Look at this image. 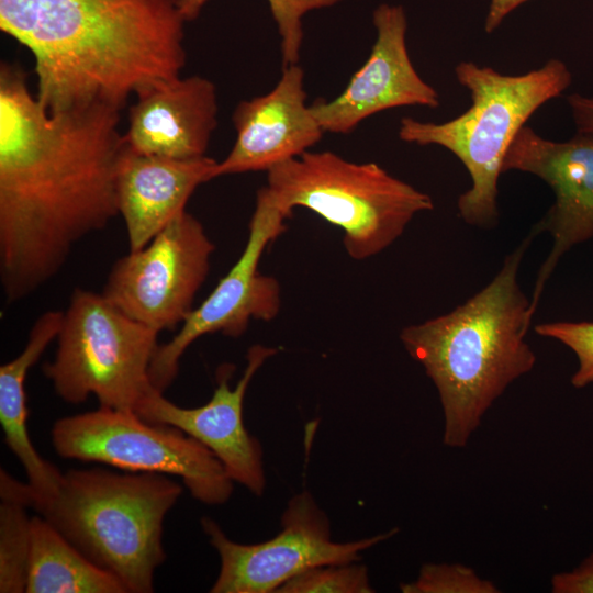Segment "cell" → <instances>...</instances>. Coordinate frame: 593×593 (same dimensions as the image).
<instances>
[{
    "label": "cell",
    "instance_id": "1",
    "mask_svg": "<svg viewBox=\"0 0 593 593\" xmlns=\"http://www.w3.org/2000/svg\"><path fill=\"white\" fill-rule=\"evenodd\" d=\"M120 111L48 112L21 68H0V281L8 303L45 284L119 215Z\"/></svg>",
    "mask_w": 593,
    "mask_h": 593
},
{
    "label": "cell",
    "instance_id": "2",
    "mask_svg": "<svg viewBox=\"0 0 593 593\" xmlns=\"http://www.w3.org/2000/svg\"><path fill=\"white\" fill-rule=\"evenodd\" d=\"M178 0H0V29L35 60L48 112L128 98L180 77Z\"/></svg>",
    "mask_w": 593,
    "mask_h": 593
},
{
    "label": "cell",
    "instance_id": "3",
    "mask_svg": "<svg viewBox=\"0 0 593 593\" xmlns=\"http://www.w3.org/2000/svg\"><path fill=\"white\" fill-rule=\"evenodd\" d=\"M527 237L506 256L496 276L451 312L405 326L400 339L437 389L444 413L443 441L463 448L482 417L536 355L526 342L530 300L517 280Z\"/></svg>",
    "mask_w": 593,
    "mask_h": 593
},
{
    "label": "cell",
    "instance_id": "4",
    "mask_svg": "<svg viewBox=\"0 0 593 593\" xmlns=\"http://www.w3.org/2000/svg\"><path fill=\"white\" fill-rule=\"evenodd\" d=\"M181 493L165 474L69 470L55 494L32 508L127 593H150L166 558L164 521Z\"/></svg>",
    "mask_w": 593,
    "mask_h": 593
},
{
    "label": "cell",
    "instance_id": "5",
    "mask_svg": "<svg viewBox=\"0 0 593 593\" xmlns=\"http://www.w3.org/2000/svg\"><path fill=\"white\" fill-rule=\"evenodd\" d=\"M455 76L470 93L467 111L444 123L405 116L398 134L405 143L441 146L462 163L472 184L458 198L459 215L469 225L490 228L499 220L497 181L508 147L528 119L571 85L572 75L551 58L522 75L461 61Z\"/></svg>",
    "mask_w": 593,
    "mask_h": 593
},
{
    "label": "cell",
    "instance_id": "6",
    "mask_svg": "<svg viewBox=\"0 0 593 593\" xmlns=\"http://www.w3.org/2000/svg\"><path fill=\"white\" fill-rule=\"evenodd\" d=\"M278 208L292 215L309 209L344 232L355 260L393 244L413 217L434 209L432 198L376 163H354L333 152L307 150L267 171L262 187Z\"/></svg>",
    "mask_w": 593,
    "mask_h": 593
},
{
    "label": "cell",
    "instance_id": "7",
    "mask_svg": "<svg viewBox=\"0 0 593 593\" xmlns=\"http://www.w3.org/2000/svg\"><path fill=\"white\" fill-rule=\"evenodd\" d=\"M158 334L102 293L77 288L64 312L54 359L43 372L67 403L94 395L100 406L135 412L154 389L149 366Z\"/></svg>",
    "mask_w": 593,
    "mask_h": 593
},
{
    "label": "cell",
    "instance_id": "8",
    "mask_svg": "<svg viewBox=\"0 0 593 593\" xmlns=\"http://www.w3.org/2000/svg\"><path fill=\"white\" fill-rule=\"evenodd\" d=\"M52 443L65 459L179 477L204 504H223L233 492L234 482L208 447L177 427L147 422L135 412L100 406L59 418Z\"/></svg>",
    "mask_w": 593,
    "mask_h": 593
},
{
    "label": "cell",
    "instance_id": "9",
    "mask_svg": "<svg viewBox=\"0 0 593 593\" xmlns=\"http://www.w3.org/2000/svg\"><path fill=\"white\" fill-rule=\"evenodd\" d=\"M214 249L201 222L183 211L145 247L114 262L102 294L131 318L172 332L194 309Z\"/></svg>",
    "mask_w": 593,
    "mask_h": 593
},
{
    "label": "cell",
    "instance_id": "10",
    "mask_svg": "<svg viewBox=\"0 0 593 593\" xmlns=\"http://www.w3.org/2000/svg\"><path fill=\"white\" fill-rule=\"evenodd\" d=\"M201 525L221 561L212 593H272L307 569L359 561L360 552L399 532L394 527L369 538L336 542L327 516L309 491L289 501L281 530L264 542H235L210 517H203Z\"/></svg>",
    "mask_w": 593,
    "mask_h": 593
},
{
    "label": "cell",
    "instance_id": "11",
    "mask_svg": "<svg viewBox=\"0 0 593 593\" xmlns=\"http://www.w3.org/2000/svg\"><path fill=\"white\" fill-rule=\"evenodd\" d=\"M291 215L271 202L264 188L257 191L244 250L209 296L194 307L178 333L159 344L149 366L152 385L165 392L176 379L188 347L206 334L243 335L251 320L270 321L281 305L278 280L258 270L260 258L272 240L286 231Z\"/></svg>",
    "mask_w": 593,
    "mask_h": 593
},
{
    "label": "cell",
    "instance_id": "12",
    "mask_svg": "<svg viewBox=\"0 0 593 593\" xmlns=\"http://www.w3.org/2000/svg\"><path fill=\"white\" fill-rule=\"evenodd\" d=\"M517 170L544 180L555 202L532 230L548 232L551 250L542 262L530 299L534 315L544 287L559 259L574 245L593 237V133L578 132L566 142H555L523 126L504 157L502 174Z\"/></svg>",
    "mask_w": 593,
    "mask_h": 593
},
{
    "label": "cell",
    "instance_id": "13",
    "mask_svg": "<svg viewBox=\"0 0 593 593\" xmlns=\"http://www.w3.org/2000/svg\"><path fill=\"white\" fill-rule=\"evenodd\" d=\"M277 351L264 345L251 346L244 373L233 389L230 379L235 367L220 366L212 398L201 406H178L154 388L138 403L135 413L147 422L171 425L195 438L216 456L233 482L261 495L266 483L262 450L244 425L243 407L255 373Z\"/></svg>",
    "mask_w": 593,
    "mask_h": 593
},
{
    "label": "cell",
    "instance_id": "14",
    "mask_svg": "<svg viewBox=\"0 0 593 593\" xmlns=\"http://www.w3.org/2000/svg\"><path fill=\"white\" fill-rule=\"evenodd\" d=\"M372 18L377 37L367 61L337 98L310 105L325 133L348 134L369 116L398 107H439L438 92L421 78L407 53L403 7L382 3Z\"/></svg>",
    "mask_w": 593,
    "mask_h": 593
},
{
    "label": "cell",
    "instance_id": "15",
    "mask_svg": "<svg viewBox=\"0 0 593 593\" xmlns=\"http://www.w3.org/2000/svg\"><path fill=\"white\" fill-rule=\"evenodd\" d=\"M236 141L213 178L268 171L310 150L325 133L306 104L304 72L298 64L283 67L275 88L240 101L233 112Z\"/></svg>",
    "mask_w": 593,
    "mask_h": 593
},
{
    "label": "cell",
    "instance_id": "16",
    "mask_svg": "<svg viewBox=\"0 0 593 593\" xmlns=\"http://www.w3.org/2000/svg\"><path fill=\"white\" fill-rule=\"evenodd\" d=\"M125 144L133 150L175 159L206 156L217 125L215 85L201 76L178 77L136 96Z\"/></svg>",
    "mask_w": 593,
    "mask_h": 593
},
{
    "label": "cell",
    "instance_id": "17",
    "mask_svg": "<svg viewBox=\"0 0 593 593\" xmlns=\"http://www.w3.org/2000/svg\"><path fill=\"white\" fill-rule=\"evenodd\" d=\"M216 163L208 156L175 159L142 154L125 144L116 171V205L128 251L145 247L186 211L194 190L213 179Z\"/></svg>",
    "mask_w": 593,
    "mask_h": 593
},
{
    "label": "cell",
    "instance_id": "18",
    "mask_svg": "<svg viewBox=\"0 0 593 593\" xmlns=\"http://www.w3.org/2000/svg\"><path fill=\"white\" fill-rule=\"evenodd\" d=\"M64 312L47 311L31 327L23 350L0 367V423L4 441L25 470L27 482L10 474L1 480V494L27 507L52 497L58 489L63 473L36 451L27 432L25 379L46 347L56 339Z\"/></svg>",
    "mask_w": 593,
    "mask_h": 593
},
{
    "label": "cell",
    "instance_id": "19",
    "mask_svg": "<svg viewBox=\"0 0 593 593\" xmlns=\"http://www.w3.org/2000/svg\"><path fill=\"white\" fill-rule=\"evenodd\" d=\"M27 593H126L123 583L66 539L43 516L31 518Z\"/></svg>",
    "mask_w": 593,
    "mask_h": 593
},
{
    "label": "cell",
    "instance_id": "20",
    "mask_svg": "<svg viewBox=\"0 0 593 593\" xmlns=\"http://www.w3.org/2000/svg\"><path fill=\"white\" fill-rule=\"evenodd\" d=\"M24 504L1 499L0 592H25L31 549V518Z\"/></svg>",
    "mask_w": 593,
    "mask_h": 593
},
{
    "label": "cell",
    "instance_id": "21",
    "mask_svg": "<svg viewBox=\"0 0 593 593\" xmlns=\"http://www.w3.org/2000/svg\"><path fill=\"white\" fill-rule=\"evenodd\" d=\"M209 0H178L184 21L198 18ZM343 0H267L281 38L283 67L298 64L303 40L302 18L311 10L333 5Z\"/></svg>",
    "mask_w": 593,
    "mask_h": 593
},
{
    "label": "cell",
    "instance_id": "22",
    "mask_svg": "<svg viewBox=\"0 0 593 593\" xmlns=\"http://www.w3.org/2000/svg\"><path fill=\"white\" fill-rule=\"evenodd\" d=\"M356 562L307 569L283 583L276 593H371L367 567Z\"/></svg>",
    "mask_w": 593,
    "mask_h": 593
},
{
    "label": "cell",
    "instance_id": "23",
    "mask_svg": "<svg viewBox=\"0 0 593 593\" xmlns=\"http://www.w3.org/2000/svg\"><path fill=\"white\" fill-rule=\"evenodd\" d=\"M403 593H499L488 579L460 563H425L412 582L400 584Z\"/></svg>",
    "mask_w": 593,
    "mask_h": 593
},
{
    "label": "cell",
    "instance_id": "24",
    "mask_svg": "<svg viewBox=\"0 0 593 593\" xmlns=\"http://www.w3.org/2000/svg\"><path fill=\"white\" fill-rule=\"evenodd\" d=\"M539 336L556 339L577 356L571 384L581 389L593 383V322H548L535 326Z\"/></svg>",
    "mask_w": 593,
    "mask_h": 593
},
{
    "label": "cell",
    "instance_id": "25",
    "mask_svg": "<svg viewBox=\"0 0 593 593\" xmlns=\"http://www.w3.org/2000/svg\"><path fill=\"white\" fill-rule=\"evenodd\" d=\"M553 593H593V552L571 571L551 578Z\"/></svg>",
    "mask_w": 593,
    "mask_h": 593
},
{
    "label": "cell",
    "instance_id": "26",
    "mask_svg": "<svg viewBox=\"0 0 593 593\" xmlns=\"http://www.w3.org/2000/svg\"><path fill=\"white\" fill-rule=\"evenodd\" d=\"M567 101L578 132L593 133V98L572 93Z\"/></svg>",
    "mask_w": 593,
    "mask_h": 593
},
{
    "label": "cell",
    "instance_id": "27",
    "mask_svg": "<svg viewBox=\"0 0 593 593\" xmlns=\"http://www.w3.org/2000/svg\"><path fill=\"white\" fill-rule=\"evenodd\" d=\"M529 0H491L484 22V31L493 33L503 20L521 4Z\"/></svg>",
    "mask_w": 593,
    "mask_h": 593
}]
</instances>
